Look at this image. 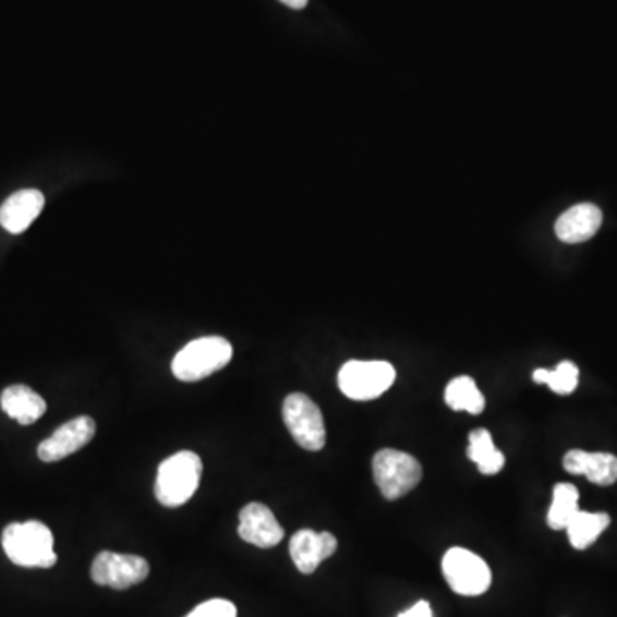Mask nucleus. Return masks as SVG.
Wrapping results in <instances>:
<instances>
[{
	"mask_svg": "<svg viewBox=\"0 0 617 617\" xmlns=\"http://www.w3.org/2000/svg\"><path fill=\"white\" fill-rule=\"evenodd\" d=\"M5 556L21 568H52L57 562L53 535L41 521L11 523L2 532Z\"/></svg>",
	"mask_w": 617,
	"mask_h": 617,
	"instance_id": "obj_1",
	"label": "nucleus"
},
{
	"mask_svg": "<svg viewBox=\"0 0 617 617\" xmlns=\"http://www.w3.org/2000/svg\"><path fill=\"white\" fill-rule=\"evenodd\" d=\"M203 461L193 451H179L158 467L155 496L167 508H179L194 496L199 487Z\"/></svg>",
	"mask_w": 617,
	"mask_h": 617,
	"instance_id": "obj_2",
	"label": "nucleus"
},
{
	"mask_svg": "<svg viewBox=\"0 0 617 617\" xmlns=\"http://www.w3.org/2000/svg\"><path fill=\"white\" fill-rule=\"evenodd\" d=\"M233 347L221 337H203L191 341L172 361V373L179 382L196 383L223 370L232 361Z\"/></svg>",
	"mask_w": 617,
	"mask_h": 617,
	"instance_id": "obj_3",
	"label": "nucleus"
},
{
	"mask_svg": "<svg viewBox=\"0 0 617 617\" xmlns=\"http://www.w3.org/2000/svg\"><path fill=\"white\" fill-rule=\"evenodd\" d=\"M374 482L388 501L412 493L422 481V467L418 458L406 451L379 449L373 458Z\"/></svg>",
	"mask_w": 617,
	"mask_h": 617,
	"instance_id": "obj_4",
	"label": "nucleus"
},
{
	"mask_svg": "<svg viewBox=\"0 0 617 617\" xmlns=\"http://www.w3.org/2000/svg\"><path fill=\"white\" fill-rule=\"evenodd\" d=\"M397 371L385 361H349L338 373L341 394L350 400H376L394 386Z\"/></svg>",
	"mask_w": 617,
	"mask_h": 617,
	"instance_id": "obj_5",
	"label": "nucleus"
},
{
	"mask_svg": "<svg viewBox=\"0 0 617 617\" xmlns=\"http://www.w3.org/2000/svg\"><path fill=\"white\" fill-rule=\"evenodd\" d=\"M443 574L458 595L477 597L489 590L493 573L487 562L472 551L451 547L443 557Z\"/></svg>",
	"mask_w": 617,
	"mask_h": 617,
	"instance_id": "obj_6",
	"label": "nucleus"
},
{
	"mask_svg": "<svg viewBox=\"0 0 617 617\" xmlns=\"http://www.w3.org/2000/svg\"><path fill=\"white\" fill-rule=\"evenodd\" d=\"M283 421L301 448L307 451L325 448V419L319 407L307 395L292 394L285 398Z\"/></svg>",
	"mask_w": 617,
	"mask_h": 617,
	"instance_id": "obj_7",
	"label": "nucleus"
},
{
	"mask_svg": "<svg viewBox=\"0 0 617 617\" xmlns=\"http://www.w3.org/2000/svg\"><path fill=\"white\" fill-rule=\"evenodd\" d=\"M149 565L145 557L101 551L92 565V580L100 586L128 590L148 578Z\"/></svg>",
	"mask_w": 617,
	"mask_h": 617,
	"instance_id": "obj_8",
	"label": "nucleus"
},
{
	"mask_svg": "<svg viewBox=\"0 0 617 617\" xmlns=\"http://www.w3.org/2000/svg\"><path fill=\"white\" fill-rule=\"evenodd\" d=\"M95 433H97V424L88 415L65 422L38 446V458L47 463L64 460L81 448H85L95 437Z\"/></svg>",
	"mask_w": 617,
	"mask_h": 617,
	"instance_id": "obj_9",
	"label": "nucleus"
},
{
	"mask_svg": "<svg viewBox=\"0 0 617 617\" xmlns=\"http://www.w3.org/2000/svg\"><path fill=\"white\" fill-rule=\"evenodd\" d=\"M239 535L259 549H271L283 541L285 532L268 506L251 503L239 515Z\"/></svg>",
	"mask_w": 617,
	"mask_h": 617,
	"instance_id": "obj_10",
	"label": "nucleus"
},
{
	"mask_svg": "<svg viewBox=\"0 0 617 617\" xmlns=\"http://www.w3.org/2000/svg\"><path fill=\"white\" fill-rule=\"evenodd\" d=\"M338 541L334 533H317L314 530H299L290 539V556L293 565L304 574H313L325 559L334 556Z\"/></svg>",
	"mask_w": 617,
	"mask_h": 617,
	"instance_id": "obj_11",
	"label": "nucleus"
},
{
	"mask_svg": "<svg viewBox=\"0 0 617 617\" xmlns=\"http://www.w3.org/2000/svg\"><path fill=\"white\" fill-rule=\"evenodd\" d=\"M45 206V196L37 189H23L0 206V225L8 232L23 233L37 220Z\"/></svg>",
	"mask_w": 617,
	"mask_h": 617,
	"instance_id": "obj_12",
	"label": "nucleus"
},
{
	"mask_svg": "<svg viewBox=\"0 0 617 617\" xmlns=\"http://www.w3.org/2000/svg\"><path fill=\"white\" fill-rule=\"evenodd\" d=\"M602 211L592 203H581L562 213L556 221V235L566 244H580L598 232Z\"/></svg>",
	"mask_w": 617,
	"mask_h": 617,
	"instance_id": "obj_13",
	"label": "nucleus"
},
{
	"mask_svg": "<svg viewBox=\"0 0 617 617\" xmlns=\"http://www.w3.org/2000/svg\"><path fill=\"white\" fill-rule=\"evenodd\" d=\"M566 472L585 475L597 485H613L617 481V457L610 453H586L571 449L562 460Z\"/></svg>",
	"mask_w": 617,
	"mask_h": 617,
	"instance_id": "obj_14",
	"label": "nucleus"
},
{
	"mask_svg": "<svg viewBox=\"0 0 617 617\" xmlns=\"http://www.w3.org/2000/svg\"><path fill=\"white\" fill-rule=\"evenodd\" d=\"M0 407L9 418L20 422L21 425L33 424L47 412V403L44 398L26 385H13L5 388L0 395Z\"/></svg>",
	"mask_w": 617,
	"mask_h": 617,
	"instance_id": "obj_15",
	"label": "nucleus"
},
{
	"mask_svg": "<svg viewBox=\"0 0 617 617\" xmlns=\"http://www.w3.org/2000/svg\"><path fill=\"white\" fill-rule=\"evenodd\" d=\"M469 443L467 455L477 465L479 472L484 473V475H496L505 469V455L494 445L489 431H472Z\"/></svg>",
	"mask_w": 617,
	"mask_h": 617,
	"instance_id": "obj_16",
	"label": "nucleus"
},
{
	"mask_svg": "<svg viewBox=\"0 0 617 617\" xmlns=\"http://www.w3.org/2000/svg\"><path fill=\"white\" fill-rule=\"evenodd\" d=\"M609 525L610 517L607 513L578 511L573 520L569 521V525L566 527V532L574 549L585 551L597 542L601 533Z\"/></svg>",
	"mask_w": 617,
	"mask_h": 617,
	"instance_id": "obj_17",
	"label": "nucleus"
},
{
	"mask_svg": "<svg viewBox=\"0 0 617 617\" xmlns=\"http://www.w3.org/2000/svg\"><path fill=\"white\" fill-rule=\"evenodd\" d=\"M446 406L457 412H469L479 415L484 412L485 398L470 376H458L446 386Z\"/></svg>",
	"mask_w": 617,
	"mask_h": 617,
	"instance_id": "obj_18",
	"label": "nucleus"
},
{
	"mask_svg": "<svg viewBox=\"0 0 617 617\" xmlns=\"http://www.w3.org/2000/svg\"><path fill=\"white\" fill-rule=\"evenodd\" d=\"M578 493L573 484H557L554 487L553 505L547 513V525L553 530H566L569 521L580 511L578 508Z\"/></svg>",
	"mask_w": 617,
	"mask_h": 617,
	"instance_id": "obj_19",
	"label": "nucleus"
},
{
	"mask_svg": "<svg viewBox=\"0 0 617 617\" xmlns=\"http://www.w3.org/2000/svg\"><path fill=\"white\" fill-rule=\"evenodd\" d=\"M578 371L573 362L565 361L557 365L556 370L533 371V382L547 385L557 395H571L578 386Z\"/></svg>",
	"mask_w": 617,
	"mask_h": 617,
	"instance_id": "obj_20",
	"label": "nucleus"
},
{
	"mask_svg": "<svg viewBox=\"0 0 617 617\" xmlns=\"http://www.w3.org/2000/svg\"><path fill=\"white\" fill-rule=\"evenodd\" d=\"M185 617H237V607L225 598H211L197 605Z\"/></svg>",
	"mask_w": 617,
	"mask_h": 617,
	"instance_id": "obj_21",
	"label": "nucleus"
},
{
	"mask_svg": "<svg viewBox=\"0 0 617 617\" xmlns=\"http://www.w3.org/2000/svg\"><path fill=\"white\" fill-rule=\"evenodd\" d=\"M397 617H433V609H431L430 602L421 601L406 613L398 614Z\"/></svg>",
	"mask_w": 617,
	"mask_h": 617,
	"instance_id": "obj_22",
	"label": "nucleus"
},
{
	"mask_svg": "<svg viewBox=\"0 0 617 617\" xmlns=\"http://www.w3.org/2000/svg\"><path fill=\"white\" fill-rule=\"evenodd\" d=\"M285 5H289L290 9H304L307 5L308 0H280Z\"/></svg>",
	"mask_w": 617,
	"mask_h": 617,
	"instance_id": "obj_23",
	"label": "nucleus"
}]
</instances>
